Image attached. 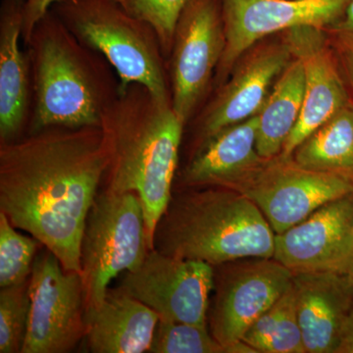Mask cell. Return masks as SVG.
I'll use <instances>...</instances> for the list:
<instances>
[{
	"label": "cell",
	"mask_w": 353,
	"mask_h": 353,
	"mask_svg": "<svg viewBox=\"0 0 353 353\" xmlns=\"http://www.w3.org/2000/svg\"><path fill=\"white\" fill-rule=\"evenodd\" d=\"M108 165L101 126L46 128L0 143V211L81 273L85 221Z\"/></svg>",
	"instance_id": "1"
},
{
	"label": "cell",
	"mask_w": 353,
	"mask_h": 353,
	"mask_svg": "<svg viewBox=\"0 0 353 353\" xmlns=\"http://www.w3.org/2000/svg\"><path fill=\"white\" fill-rule=\"evenodd\" d=\"M185 127L171 103L139 83L120 85L102 118L109 152L104 190L138 194L153 250L155 229L173 196Z\"/></svg>",
	"instance_id": "2"
},
{
	"label": "cell",
	"mask_w": 353,
	"mask_h": 353,
	"mask_svg": "<svg viewBox=\"0 0 353 353\" xmlns=\"http://www.w3.org/2000/svg\"><path fill=\"white\" fill-rule=\"evenodd\" d=\"M32 76V110L27 134L50 127L101 126L120 92L108 59L81 43L52 11L24 43Z\"/></svg>",
	"instance_id": "3"
},
{
	"label": "cell",
	"mask_w": 353,
	"mask_h": 353,
	"mask_svg": "<svg viewBox=\"0 0 353 353\" xmlns=\"http://www.w3.org/2000/svg\"><path fill=\"white\" fill-rule=\"evenodd\" d=\"M275 236L260 209L228 188L189 189L173 194L154 233V250L218 265L273 259Z\"/></svg>",
	"instance_id": "4"
},
{
	"label": "cell",
	"mask_w": 353,
	"mask_h": 353,
	"mask_svg": "<svg viewBox=\"0 0 353 353\" xmlns=\"http://www.w3.org/2000/svg\"><path fill=\"white\" fill-rule=\"evenodd\" d=\"M50 10L81 43L108 59L120 85L141 83L172 104L168 64L152 25L128 12L119 0H55Z\"/></svg>",
	"instance_id": "5"
},
{
	"label": "cell",
	"mask_w": 353,
	"mask_h": 353,
	"mask_svg": "<svg viewBox=\"0 0 353 353\" xmlns=\"http://www.w3.org/2000/svg\"><path fill=\"white\" fill-rule=\"evenodd\" d=\"M152 250L138 194L106 190L99 194L81 243L87 312L101 305L113 279L136 270Z\"/></svg>",
	"instance_id": "6"
},
{
	"label": "cell",
	"mask_w": 353,
	"mask_h": 353,
	"mask_svg": "<svg viewBox=\"0 0 353 353\" xmlns=\"http://www.w3.org/2000/svg\"><path fill=\"white\" fill-rule=\"evenodd\" d=\"M225 44L222 1L189 0L176 23L167 61L172 108L185 126L214 82Z\"/></svg>",
	"instance_id": "7"
},
{
	"label": "cell",
	"mask_w": 353,
	"mask_h": 353,
	"mask_svg": "<svg viewBox=\"0 0 353 353\" xmlns=\"http://www.w3.org/2000/svg\"><path fill=\"white\" fill-rule=\"evenodd\" d=\"M30 296L22 353L72 352L87 331L82 274L65 270L57 255L43 246L32 265Z\"/></svg>",
	"instance_id": "8"
},
{
	"label": "cell",
	"mask_w": 353,
	"mask_h": 353,
	"mask_svg": "<svg viewBox=\"0 0 353 353\" xmlns=\"http://www.w3.org/2000/svg\"><path fill=\"white\" fill-rule=\"evenodd\" d=\"M250 199L274 233H284L330 201L353 194V179L312 170L282 155L266 162L236 190Z\"/></svg>",
	"instance_id": "9"
},
{
	"label": "cell",
	"mask_w": 353,
	"mask_h": 353,
	"mask_svg": "<svg viewBox=\"0 0 353 353\" xmlns=\"http://www.w3.org/2000/svg\"><path fill=\"white\" fill-rule=\"evenodd\" d=\"M292 278L294 273L274 259H239L214 266L209 328L224 353L290 289Z\"/></svg>",
	"instance_id": "10"
},
{
	"label": "cell",
	"mask_w": 353,
	"mask_h": 353,
	"mask_svg": "<svg viewBox=\"0 0 353 353\" xmlns=\"http://www.w3.org/2000/svg\"><path fill=\"white\" fill-rule=\"evenodd\" d=\"M214 266L152 250L136 270L126 272L117 289L138 299L160 319L208 327Z\"/></svg>",
	"instance_id": "11"
},
{
	"label": "cell",
	"mask_w": 353,
	"mask_h": 353,
	"mask_svg": "<svg viewBox=\"0 0 353 353\" xmlns=\"http://www.w3.org/2000/svg\"><path fill=\"white\" fill-rule=\"evenodd\" d=\"M224 52L216 70L220 87L243 54L272 34L312 26L328 30L338 24L350 0H221Z\"/></svg>",
	"instance_id": "12"
},
{
	"label": "cell",
	"mask_w": 353,
	"mask_h": 353,
	"mask_svg": "<svg viewBox=\"0 0 353 353\" xmlns=\"http://www.w3.org/2000/svg\"><path fill=\"white\" fill-rule=\"evenodd\" d=\"M294 59L283 37L259 41L240 58L196 120V145L224 128L259 114L281 74Z\"/></svg>",
	"instance_id": "13"
},
{
	"label": "cell",
	"mask_w": 353,
	"mask_h": 353,
	"mask_svg": "<svg viewBox=\"0 0 353 353\" xmlns=\"http://www.w3.org/2000/svg\"><path fill=\"white\" fill-rule=\"evenodd\" d=\"M326 32L321 28L301 26L283 32L292 57L303 65L305 83L301 117L285 141L282 157H292L304 139L350 101Z\"/></svg>",
	"instance_id": "14"
},
{
	"label": "cell",
	"mask_w": 353,
	"mask_h": 353,
	"mask_svg": "<svg viewBox=\"0 0 353 353\" xmlns=\"http://www.w3.org/2000/svg\"><path fill=\"white\" fill-rule=\"evenodd\" d=\"M257 128L259 114L202 141L181 173V185L236 190L268 160L257 152Z\"/></svg>",
	"instance_id": "15"
},
{
	"label": "cell",
	"mask_w": 353,
	"mask_h": 353,
	"mask_svg": "<svg viewBox=\"0 0 353 353\" xmlns=\"http://www.w3.org/2000/svg\"><path fill=\"white\" fill-rule=\"evenodd\" d=\"M297 317L306 353H336L353 310V285L334 270L294 274Z\"/></svg>",
	"instance_id": "16"
},
{
	"label": "cell",
	"mask_w": 353,
	"mask_h": 353,
	"mask_svg": "<svg viewBox=\"0 0 353 353\" xmlns=\"http://www.w3.org/2000/svg\"><path fill=\"white\" fill-rule=\"evenodd\" d=\"M26 0L0 6V143L27 134L32 110L31 59L21 41Z\"/></svg>",
	"instance_id": "17"
},
{
	"label": "cell",
	"mask_w": 353,
	"mask_h": 353,
	"mask_svg": "<svg viewBox=\"0 0 353 353\" xmlns=\"http://www.w3.org/2000/svg\"><path fill=\"white\" fill-rule=\"evenodd\" d=\"M353 226V194L330 201L284 233L273 259L294 274L323 270Z\"/></svg>",
	"instance_id": "18"
},
{
	"label": "cell",
	"mask_w": 353,
	"mask_h": 353,
	"mask_svg": "<svg viewBox=\"0 0 353 353\" xmlns=\"http://www.w3.org/2000/svg\"><path fill=\"white\" fill-rule=\"evenodd\" d=\"M159 315L124 292L109 288L99 307L87 312L85 340L94 353L148 352Z\"/></svg>",
	"instance_id": "19"
},
{
	"label": "cell",
	"mask_w": 353,
	"mask_h": 353,
	"mask_svg": "<svg viewBox=\"0 0 353 353\" xmlns=\"http://www.w3.org/2000/svg\"><path fill=\"white\" fill-rule=\"evenodd\" d=\"M304 83L303 65L294 57L276 81L259 112L256 148L264 159L281 154L296 127L303 110Z\"/></svg>",
	"instance_id": "20"
},
{
	"label": "cell",
	"mask_w": 353,
	"mask_h": 353,
	"mask_svg": "<svg viewBox=\"0 0 353 353\" xmlns=\"http://www.w3.org/2000/svg\"><path fill=\"white\" fill-rule=\"evenodd\" d=\"M292 157L306 168L353 179L352 101L304 139Z\"/></svg>",
	"instance_id": "21"
},
{
	"label": "cell",
	"mask_w": 353,
	"mask_h": 353,
	"mask_svg": "<svg viewBox=\"0 0 353 353\" xmlns=\"http://www.w3.org/2000/svg\"><path fill=\"white\" fill-rule=\"evenodd\" d=\"M241 340L259 353H306L292 284L253 323Z\"/></svg>",
	"instance_id": "22"
},
{
	"label": "cell",
	"mask_w": 353,
	"mask_h": 353,
	"mask_svg": "<svg viewBox=\"0 0 353 353\" xmlns=\"http://www.w3.org/2000/svg\"><path fill=\"white\" fill-rule=\"evenodd\" d=\"M16 229L0 211V288L29 280L37 250L43 245L34 236H25Z\"/></svg>",
	"instance_id": "23"
},
{
	"label": "cell",
	"mask_w": 353,
	"mask_h": 353,
	"mask_svg": "<svg viewBox=\"0 0 353 353\" xmlns=\"http://www.w3.org/2000/svg\"><path fill=\"white\" fill-rule=\"evenodd\" d=\"M31 296L30 279L0 290V352L22 353L28 324Z\"/></svg>",
	"instance_id": "24"
},
{
	"label": "cell",
	"mask_w": 353,
	"mask_h": 353,
	"mask_svg": "<svg viewBox=\"0 0 353 353\" xmlns=\"http://www.w3.org/2000/svg\"><path fill=\"white\" fill-rule=\"evenodd\" d=\"M150 353H224L208 327L159 319Z\"/></svg>",
	"instance_id": "25"
},
{
	"label": "cell",
	"mask_w": 353,
	"mask_h": 353,
	"mask_svg": "<svg viewBox=\"0 0 353 353\" xmlns=\"http://www.w3.org/2000/svg\"><path fill=\"white\" fill-rule=\"evenodd\" d=\"M189 0H124L126 10L152 26L167 61L173 46L176 25Z\"/></svg>",
	"instance_id": "26"
},
{
	"label": "cell",
	"mask_w": 353,
	"mask_h": 353,
	"mask_svg": "<svg viewBox=\"0 0 353 353\" xmlns=\"http://www.w3.org/2000/svg\"><path fill=\"white\" fill-rule=\"evenodd\" d=\"M334 34V48L338 51L353 90V32L329 29Z\"/></svg>",
	"instance_id": "27"
},
{
	"label": "cell",
	"mask_w": 353,
	"mask_h": 353,
	"mask_svg": "<svg viewBox=\"0 0 353 353\" xmlns=\"http://www.w3.org/2000/svg\"><path fill=\"white\" fill-rule=\"evenodd\" d=\"M54 2L55 0H38L31 6H25L22 32L23 43H27L34 26L41 19L44 14L50 11V7Z\"/></svg>",
	"instance_id": "28"
},
{
	"label": "cell",
	"mask_w": 353,
	"mask_h": 353,
	"mask_svg": "<svg viewBox=\"0 0 353 353\" xmlns=\"http://www.w3.org/2000/svg\"><path fill=\"white\" fill-rule=\"evenodd\" d=\"M353 252V226L352 230H350V233H348L347 236H345V240L341 241L340 246L336 248V252L334 253L333 257H332L331 260L327 266L325 267L323 270H328V269H332L334 266L339 263V262L341 261V260L345 259V257H347L348 255L352 254Z\"/></svg>",
	"instance_id": "29"
},
{
	"label": "cell",
	"mask_w": 353,
	"mask_h": 353,
	"mask_svg": "<svg viewBox=\"0 0 353 353\" xmlns=\"http://www.w3.org/2000/svg\"><path fill=\"white\" fill-rule=\"evenodd\" d=\"M336 353H353V310L343 327Z\"/></svg>",
	"instance_id": "30"
},
{
	"label": "cell",
	"mask_w": 353,
	"mask_h": 353,
	"mask_svg": "<svg viewBox=\"0 0 353 353\" xmlns=\"http://www.w3.org/2000/svg\"><path fill=\"white\" fill-rule=\"evenodd\" d=\"M328 270H334L345 276L353 285V252L348 255L345 259L341 260L338 264L334 265L333 268Z\"/></svg>",
	"instance_id": "31"
},
{
	"label": "cell",
	"mask_w": 353,
	"mask_h": 353,
	"mask_svg": "<svg viewBox=\"0 0 353 353\" xmlns=\"http://www.w3.org/2000/svg\"><path fill=\"white\" fill-rule=\"evenodd\" d=\"M331 29L353 32V0H350L343 18Z\"/></svg>",
	"instance_id": "32"
},
{
	"label": "cell",
	"mask_w": 353,
	"mask_h": 353,
	"mask_svg": "<svg viewBox=\"0 0 353 353\" xmlns=\"http://www.w3.org/2000/svg\"><path fill=\"white\" fill-rule=\"evenodd\" d=\"M225 353H259L256 350L248 345L245 341L241 340L233 343V345H229L225 350Z\"/></svg>",
	"instance_id": "33"
},
{
	"label": "cell",
	"mask_w": 353,
	"mask_h": 353,
	"mask_svg": "<svg viewBox=\"0 0 353 353\" xmlns=\"http://www.w3.org/2000/svg\"><path fill=\"white\" fill-rule=\"evenodd\" d=\"M38 0H26V6H31L32 4L36 3Z\"/></svg>",
	"instance_id": "34"
},
{
	"label": "cell",
	"mask_w": 353,
	"mask_h": 353,
	"mask_svg": "<svg viewBox=\"0 0 353 353\" xmlns=\"http://www.w3.org/2000/svg\"><path fill=\"white\" fill-rule=\"evenodd\" d=\"M119 1H120V2H123V1H124V0H119Z\"/></svg>",
	"instance_id": "35"
}]
</instances>
